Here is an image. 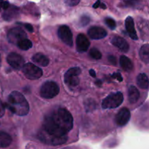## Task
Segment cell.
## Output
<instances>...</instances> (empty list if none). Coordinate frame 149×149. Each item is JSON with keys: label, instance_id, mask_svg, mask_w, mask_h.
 <instances>
[{"label": "cell", "instance_id": "cell-21", "mask_svg": "<svg viewBox=\"0 0 149 149\" xmlns=\"http://www.w3.org/2000/svg\"><path fill=\"white\" fill-rule=\"evenodd\" d=\"M140 57L141 59L142 60L143 62L146 64H148L149 63V45L148 44H146L141 47V50L139 52Z\"/></svg>", "mask_w": 149, "mask_h": 149}, {"label": "cell", "instance_id": "cell-25", "mask_svg": "<svg viewBox=\"0 0 149 149\" xmlns=\"http://www.w3.org/2000/svg\"><path fill=\"white\" fill-rule=\"evenodd\" d=\"M138 1L139 0H123V4L125 7H134Z\"/></svg>", "mask_w": 149, "mask_h": 149}, {"label": "cell", "instance_id": "cell-36", "mask_svg": "<svg viewBox=\"0 0 149 149\" xmlns=\"http://www.w3.org/2000/svg\"><path fill=\"white\" fill-rule=\"evenodd\" d=\"M1 56H0V67H1Z\"/></svg>", "mask_w": 149, "mask_h": 149}, {"label": "cell", "instance_id": "cell-28", "mask_svg": "<svg viewBox=\"0 0 149 149\" xmlns=\"http://www.w3.org/2000/svg\"><path fill=\"white\" fill-rule=\"evenodd\" d=\"M10 4L7 1H4V0H0V10H7Z\"/></svg>", "mask_w": 149, "mask_h": 149}, {"label": "cell", "instance_id": "cell-14", "mask_svg": "<svg viewBox=\"0 0 149 149\" xmlns=\"http://www.w3.org/2000/svg\"><path fill=\"white\" fill-rule=\"evenodd\" d=\"M125 27H126L127 32L130 38H132L134 40H137L138 34H137L136 30H135L134 20L131 16H128L125 20Z\"/></svg>", "mask_w": 149, "mask_h": 149}, {"label": "cell", "instance_id": "cell-11", "mask_svg": "<svg viewBox=\"0 0 149 149\" xmlns=\"http://www.w3.org/2000/svg\"><path fill=\"white\" fill-rule=\"evenodd\" d=\"M77 50L79 53H84L88 50L90 47V41L87 37L83 34H79L77 37Z\"/></svg>", "mask_w": 149, "mask_h": 149}, {"label": "cell", "instance_id": "cell-26", "mask_svg": "<svg viewBox=\"0 0 149 149\" xmlns=\"http://www.w3.org/2000/svg\"><path fill=\"white\" fill-rule=\"evenodd\" d=\"M90 18L88 17V16H87V15L81 16V18H80V20H79L80 26H85L86 25H87L89 23H90Z\"/></svg>", "mask_w": 149, "mask_h": 149}, {"label": "cell", "instance_id": "cell-9", "mask_svg": "<svg viewBox=\"0 0 149 149\" xmlns=\"http://www.w3.org/2000/svg\"><path fill=\"white\" fill-rule=\"evenodd\" d=\"M7 63L13 67V69L17 70H21L22 67L25 64L24 58L23 56L16 53H10L7 57Z\"/></svg>", "mask_w": 149, "mask_h": 149}, {"label": "cell", "instance_id": "cell-27", "mask_svg": "<svg viewBox=\"0 0 149 149\" xmlns=\"http://www.w3.org/2000/svg\"><path fill=\"white\" fill-rule=\"evenodd\" d=\"M65 4L70 7H74L77 5L80 2V0H64Z\"/></svg>", "mask_w": 149, "mask_h": 149}, {"label": "cell", "instance_id": "cell-30", "mask_svg": "<svg viewBox=\"0 0 149 149\" xmlns=\"http://www.w3.org/2000/svg\"><path fill=\"white\" fill-rule=\"evenodd\" d=\"M108 60H109V62H110L111 64H113V65H116V58L115 56L111 55L109 56L108 57Z\"/></svg>", "mask_w": 149, "mask_h": 149}, {"label": "cell", "instance_id": "cell-23", "mask_svg": "<svg viewBox=\"0 0 149 149\" xmlns=\"http://www.w3.org/2000/svg\"><path fill=\"white\" fill-rule=\"evenodd\" d=\"M90 56L92 57L93 58L96 60L100 59L102 58V53H100V51H99L98 49L97 48H92L91 50L90 51Z\"/></svg>", "mask_w": 149, "mask_h": 149}, {"label": "cell", "instance_id": "cell-16", "mask_svg": "<svg viewBox=\"0 0 149 149\" xmlns=\"http://www.w3.org/2000/svg\"><path fill=\"white\" fill-rule=\"evenodd\" d=\"M32 60L34 63L42 66V67H47L49 64V60L47 57L44 54L38 53L32 56Z\"/></svg>", "mask_w": 149, "mask_h": 149}, {"label": "cell", "instance_id": "cell-34", "mask_svg": "<svg viewBox=\"0 0 149 149\" xmlns=\"http://www.w3.org/2000/svg\"><path fill=\"white\" fill-rule=\"evenodd\" d=\"M90 74H91V75L93 76V77H95V72L93 70H90Z\"/></svg>", "mask_w": 149, "mask_h": 149}, {"label": "cell", "instance_id": "cell-13", "mask_svg": "<svg viewBox=\"0 0 149 149\" xmlns=\"http://www.w3.org/2000/svg\"><path fill=\"white\" fill-rule=\"evenodd\" d=\"M111 43L122 52H127L130 49L128 42L124 38L119 36L113 37L111 38Z\"/></svg>", "mask_w": 149, "mask_h": 149}, {"label": "cell", "instance_id": "cell-17", "mask_svg": "<svg viewBox=\"0 0 149 149\" xmlns=\"http://www.w3.org/2000/svg\"><path fill=\"white\" fill-rule=\"evenodd\" d=\"M140 97V92L135 86H130L128 90V99L131 104H135L138 102Z\"/></svg>", "mask_w": 149, "mask_h": 149}, {"label": "cell", "instance_id": "cell-10", "mask_svg": "<svg viewBox=\"0 0 149 149\" xmlns=\"http://www.w3.org/2000/svg\"><path fill=\"white\" fill-rule=\"evenodd\" d=\"M131 117L130 111L126 108H123L118 112L116 115V122L119 126L126 125Z\"/></svg>", "mask_w": 149, "mask_h": 149}, {"label": "cell", "instance_id": "cell-12", "mask_svg": "<svg viewBox=\"0 0 149 149\" xmlns=\"http://www.w3.org/2000/svg\"><path fill=\"white\" fill-rule=\"evenodd\" d=\"M88 35L93 39H100L107 35V32L100 26H93L88 30Z\"/></svg>", "mask_w": 149, "mask_h": 149}, {"label": "cell", "instance_id": "cell-3", "mask_svg": "<svg viewBox=\"0 0 149 149\" xmlns=\"http://www.w3.org/2000/svg\"><path fill=\"white\" fill-rule=\"evenodd\" d=\"M124 96L122 92L118 91L111 93L106 96L102 102V108L103 109H113L120 106L123 102Z\"/></svg>", "mask_w": 149, "mask_h": 149}, {"label": "cell", "instance_id": "cell-2", "mask_svg": "<svg viewBox=\"0 0 149 149\" xmlns=\"http://www.w3.org/2000/svg\"><path fill=\"white\" fill-rule=\"evenodd\" d=\"M6 107L13 113L23 116L29 113V105L21 93L13 91L7 98Z\"/></svg>", "mask_w": 149, "mask_h": 149}, {"label": "cell", "instance_id": "cell-4", "mask_svg": "<svg viewBox=\"0 0 149 149\" xmlns=\"http://www.w3.org/2000/svg\"><path fill=\"white\" fill-rule=\"evenodd\" d=\"M60 88L55 82L47 81L40 89V95L45 99H52L58 94Z\"/></svg>", "mask_w": 149, "mask_h": 149}, {"label": "cell", "instance_id": "cell-31", "mask_svg": "<svg viewBox=\"0 0 149 149\" xmlns=\"http://www.w3.org/2000/svg\"><path fill=\"white\" fill-rule=\"evenodd\" d=\"M23 25L25 26V28H26L29 32H33V26H32L31 25L29 24V23H24V24Z\"/></svg>", "mask_w": 149, "mask_h": 149}, {"label": "cell", "instance_id": "cell-19", "mask_svg": "<svg viewBox=\"0 0 149 149\" xmlns=\"http://www.w3.org/2000/svg\"><path fill=\"white\" fill-rule=\"evenodd\" d=\"M13 139L9 134L5 131H0V148H7L12 143Z\"/></svg>", "mask_w": 149, "mask_h": 149}, {"label": "cell", "instance_id": "cell-20", "mask_svg": "<svg viewBox=\"0 0 149 149\" xmlns=\"http://www.w3.org/2000/svg\"><path fill=\"white\" fill-rule=\"evenodd\" d=\"M137 84L140 88L147 89L148 88V77L144 73H141L137 77Z\"/></svg>", "mask_w": 149, "mask_h": 149}, {"label": "cell", "instance_id": "cell-5", "mask_svg": "<svg viewBox=\"0 0 149 149\" xmlns=\"http://www.w3.org/2000/svg\"><path fill=\"white\" fill-rule=\"evenodd\" d=\"M22 71L24 75L30 80H36L40 78L43 74L42 69L32 63L25 64L22 67Z\"/></svg>", "mask_w": 149, "mask_h": 149}, {"label": "cell", "instance_id": "cell-22", "mask_svg": "<svg viewBox=\"0 0 149 149\" xmlns=\"http://www.w3.org/2000/svg\"><path fill=\"white\" fill-rule=\"evenodd\" d=\"M17 45L20 49L23 50V51H28V50L32 48V45H32V42L30 39L26 38V39H23L21 41H20L17 44Z\"/></svg>", "mask_w": 149, "mask_h": 149}, {"label": "cell", "instance_id": "cell-15", "mask_svg": "<svg viewBox=\"0 0 149 149\" xmlns=\"http://www.w3.org/2000/svg\"><path fill=\"white\" fill-rule=\"evenodd\" d=\"M18 8H17L15 6L10 5L7 10H4V13H3L2 16L3 18L5 20H11L16 18L18 15Z\"/></svg>", "mask_w": 149, "mask_h": 149}, {"label": "cell", "instance_id": "cell-35", "mask_svg": "<svg viewBox=\"0 0 149 149\" xmlns=\"http://www.w3.org/2000/svg\"><path fill=\"white\" fill-rule=\"evenodd\" d=\"M100 7H101V8H103V9H106V6L105 5V4H100Z\"/></svg>", "mask_w": 149, "mask_h": 149}, {"label": "cell", "instance_id": "cell-33", "mask_svg": "<svg viewBox=\"0 0 149 149\" xmlns=\"http://www.w3.org/2000/svg\"><path fill=\"white\" fill-rule=\"evenodd\" d=\"M100 0H97V1H96L95 4L94 5H93V7H94V8H97V7H100Z\"/></svg>", "mask_w": 149, "mask_h": 149}, {"label": "cell", "instance_id": "cell-18", "mask_svg": "<svg viewBox=\"0 0 149 149\" xmlns=\"http://www.w3.org/2000/svg\"><path fill=\"white\" fill-rule=\"evenodd\" d=\"M119 63H120V66L122 67V68L125 71L130 72L133 70V64H132V61L125 56H122L120 57Z\"/></svg>", "mask_w": 149, "mask_h": 149}, {"label": "cell", "instance_id": "cell-7", "mask_svg": "<svg viewBox=\"0 0 149 149\" xmlns=\"http://www.w3.org/2000/svg\"><path fill=\"white\" fill-rule=\"evenodd\" d=\"M27 38L26 32L20 28H13L10 29L7 34L8 41L12 44L17 45L22 39Z\"/></svg>", "mask_w": 149, "mask_h": 149}, {"label": "cell", "instance_id": "cell-1", "mask_svg": "<svg viewBox=\"0 0 149 149\" xmlns=\"http://www.w3.org/2000/svg\"><path fill=\"white\" fill-rule=\"evenodd\" d=\"M73 126L71 114L65 108H59L45 116L42 130L49 137L58 138L67 136Z\"/></svg>", "mask_w": 149, "mask_h": 149}, {"label": "cell", "instance_id": "cell-29", "mask_svg": "<svg viewBox=\"0 0 149 149\" xmlns=\"http://www.w3.org/2000/svg\"><path fill=\"white\" fill-rule=\"evenodd\" d=\"M4 112H5V106L0 99V118L4 115Z\"/></svg>", "mask_w": 149, "mask_h": 149}, {"label": "cell", "instance_id": "cell-6", "mask_svg": "<svg viewBox=\"0 0 149 149\" xmlns=\"http://www.w3.org/2000/svg\"><path fill=\"white\" fill-rule=\"evenodd\" d=\"M81 73V69L79 67H73L69 69L65 72L64 80L65 83L70 86H77L79 83V75Z\"/></svg>", "mask_w": 149, "mask_h": 149}, {"label": "cell", "instance_id": "cell-8", "mask_svg": "<svg viewBox=\"0 0 149 149\" xmlns=\"http://www.w3.org/2000/svg\"><path fill=\"white\" fill-rule=\"evenodd\" d=\"M58 37L65 45L71 47L73 45V35L71 29L68 26L63 25L60 26L58 31Z\"/></svg>", "mask_w": 149, "mask_h": 149}, {"label": "cell", "instance_id": "cell-32", "mask_svg": "<svg viewBox=\"0 0 149 149\" xmlns=\"http://www.w3.org/2000/svg\"><path fill=\"white\" fill-rule=\"evenodd\" d=\"M113 74H114V75H113V77L117 78V80H119V81H122V75H121L120 73H119V72L114 73Z\"/></svg>", "mask_w": 149, "mask_h": 149}, {"label": "cell", "instance_id": "cell-24", "mask_svg": "<svg viewBox=\"0 0 149 149\" xmlns=\"http://www.w3.org/2000/svg\"><path fill=\"white\" fill-rule=\"evenodd\" d=\"M105 23L111 30L116 29V21L113 19H112L111 18H105Z\"/></svg>", "mask_w": 149, "mask_h": 149}]
</instances>
